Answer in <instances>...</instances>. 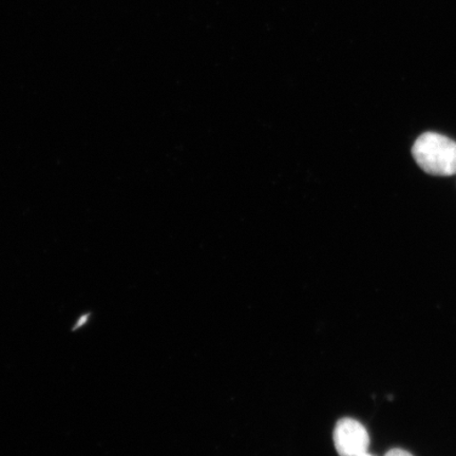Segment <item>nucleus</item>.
I'll return each mask as SVG.
<instances>
[{"label": "nucleus", "mask_w": 456, "mask_h": 456, "mask_svg": "<svg viewBox=\"0 0 456 456\" xmlns=\"http://www.w3.org/2000/svg\"><path fill=\"white\" fill-rule=\"evenodd\" d=\"M412 156L428 175H456V142L447 136L436 133L419 135L412 147Z\"/></svg>", "instance_id": "f257e3e1"}, {"label": "nucleus", "mask_w": 456, "mask_h": 456, "mask_svg": "<svg viewBox=\"0 0 456 456\" xmlns=\"http://www.w3.org/2000/svg\"><path fill=\"white\" fill-rule=\"evenodd\" d=\"M385 456H413L411 453L404 452L402 449H392Z\"/></svg>", "instance_id": "7ed1b4c3"}, {"label": "nucleus", "mask_w": 456, "mask_h": 456, "mask_svg": "<svg viewBox=\"0 0 456 456\" xmlns=\"http://www.w3.org/2000/svg\"><path fill=\"white\" fill-rule=\"evenodd\" d=\"M361 456H372V455H370V454H368V452H367V453H364V454H362V455H361Z\"/></svg>", "instance_id": "20e7f679"}, {"label": "nucleus", "mask_w": 456, "mask_h": 456, "mask_svg": "<svg viewBox=\"0 0 456 456\" xmlns=\"http://www.w3.org/2000/svg\"><path fill=\"white\" fill-rule=\"evenodd\" d=\"M333 438L336 452L340 456H361L368 452V431L355 419H340L336 424Z\"/></svg>", "instance_id": "f03ea898"}]
</instances>
